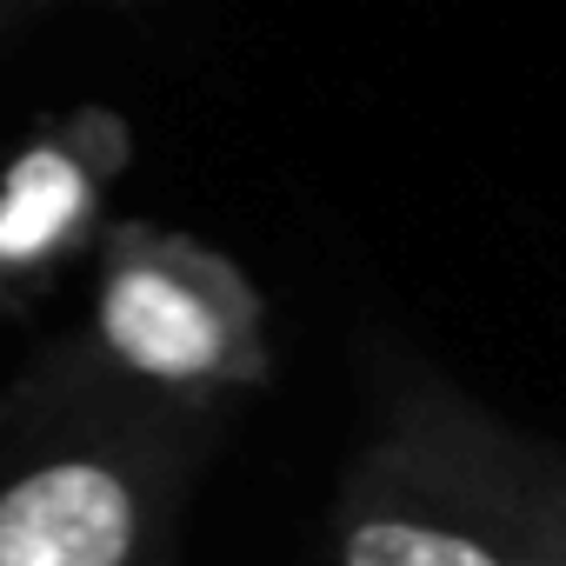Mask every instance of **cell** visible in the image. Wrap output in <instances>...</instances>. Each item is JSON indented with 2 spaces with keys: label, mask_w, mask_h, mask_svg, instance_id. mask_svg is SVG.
I'll return each mask as SVG.
<instances>
[{
  "label": "cell",
  "mask_w": 566,
  "mask_h": 566,
  "mask_svg": "<svg viewBox=\"0 0 566 566\" xmlns=\"http://www.w3.org/2000/svg\"><path fill=\"white\" fill-rule=\"evenodd\" d=\"M134 160V134L114 107H74L21 140L0 167V314H28L54 280L94 253L107 193Z\"/></svg>",
  "instance_id": "277c9868"
},
{
  "label": "cell",
  "mask_w": 566,
  "mask_h": 566,
  "mask_svg": "<svg viewBox=\"0 0 566 566\" xmlns=\"http://www.w3.org/2000/svg\"><path fill=\"white\" fill-rule=\"evenodd\" d=\"M207 427L94 354L21 387L0 407V566H167Z\"/></svg>",
  "instance_id": "6da1fadb"
},
{
  "label": "cell",
  "mask_w": 566,
  "mask_h": 566,
  "mask_svg": "<svg viewBox=\"0 0 566 566\" xmlns=\"http://www.w3.org/2000/svg\"><path fill=\"white\" fill-rule=\"evenodd\" d=\"M127 387L220 413L273 380L266 294L247 266L154 220H107L94 240V347Z\"/></svg>",
  "instance_id": "3957f363"
},
{
  "label": "cell",
  "mask_w": 566,
  "mask_h": 566,
  "mask_svg": "<svg viewBox=\"0 0 566 566\" xmlns=\"http://www.w3.org/2000/svg\"><path fill=\"white\" fill-rule=\"evenodd\" d=\"M533 546L539 566H566V460L539 453L533 467Z\"/></svg>",
  "instance_id": "5b68a950"
},
{
  "label": "cell",
  "mask_w": 566,
  "mask_h": 566,
  "mask_svg": "<svg viewBox=\"0 0 566 566\" xmlns=\"http://www.w3.org/2000/svg\"><path fill=\"white\" fill-rule=\"evenodd\" d=\"M533 467V440L407 374L334 486L327 566H539Z\"/></svg>",
  "instance_id": "7a4b0ae2"
}]
</instances>
